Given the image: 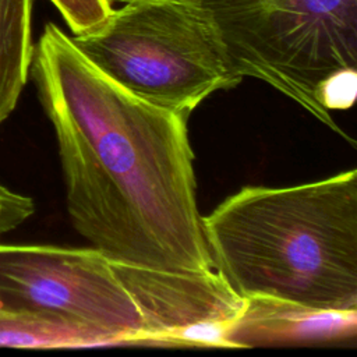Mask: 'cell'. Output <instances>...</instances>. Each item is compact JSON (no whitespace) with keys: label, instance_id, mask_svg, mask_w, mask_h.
I'll return each mask as SVG.
<instances>
[{"label":"cell","instance_id":"3","mask_svg":"<svg viewBox=\"0 0 357 357\" xmlns=\"http://www.w3.org/2000/svg\"><path fill=\"white\" fill-rule=\"evenodd\" d=\"M202 230L213 269L245 301L357 311V170L289 185H247Z\"/></svg>","mask_w":357,"mask_h":357},{"label":"cell","instance_id":"8","mask_svg":"<svg viewBox=\"0 0 357 357\" xmlns=\"http://www.w3.org/2000/svg\"><path fill=\"white\" fill-rule=\"evenodd\" d=\"M33 211L32 198L15 192L0 183V236L18 227Z\"/></svg>","mask_w":357,"mask_h":357},{"label":"cell","instance_id":"6","mask_svg":"<svg viewBox=\"0 0 357 357\" xmlns=\"http://www.w3.org/2000/svg\"><path fill=\"white\" fill-rule=\"evenodd\" d=\"M32 4L33 0H0V126L14 112L29 77Z\"/></svg>","mask_w":357,"mask_h":357},{"label":"cell","instance_id":"9","mask_svg":"<svg viewBox=\"0 0 357 357\" xmlns=\"http://www.w3.org/2000/svg\"><path fill=\"white\" fill-rule=\"evenodd\" d=\"M116 1H120V3H130V1H139V0H116Z\"/></svg>","mask_w":357,"mask_h":357},{"label":"cell","instance_id":"7","mask_svg":"<svg viewBox=\"0 0 357 357\" xmlns=\"http://www.w3.org/2000/svg\"><path fill=\"white\" fill-rule=\"evenodd\" d=\"M74 35L93 31L110 15V0H49Z\"/></svg>","mask_w":357,"mask_h":357},{"label":"cell","instance_id":"2","mask_svg":"<svg viewBox=\"0 0 357 357\" xmlns=\"http://www.w3.org/2000/svg\"><path fill=\"white\" fill-rule=\"evenodd\" d=\"M0 304L59 321L86 346L198 344L247 307L215 269L151 268L93 247L4 243Z\"/></svg>","mask_w":357,"mask_h":357},{"label":"cell","instance_id":"5","mask_svg":"<svg viewBox=\"0 0 357 357\" xmlns=\"http://www.w3.org/2000/svg\"><path fill=\"white\" fill-rule=\"evenodd\" d=\"M78 49L132 95L190 116L211 93L241 78L206 14L190 0H139L112 10Z\"/></svg>","mask_w":357,"mask_h":357},{"label":"cell","instance_id":"4","mask_svg":"<svg viewBox=\"0 0 357 357\" xmlns=\"http://www.w3.org/2000/svg\"><path fill=\"white\" fill-rule=\"evenodd\" d=\"M213 24L234 73L273 86L351 141L332 110L357 88V0H190Z\"/></svg>","mask_w":357,"mask_h":357},{"label":"cell","instance_id":"1","mask_svg":"<svg viewBox=\"0 0 357 357\" xmlns=\"http://www.w3.org/2000/svg\"><path fill=\"white\" fill-rule=\"evenodd\" d=\"M29 74L54 128L74 229L114 259L213 269L188 116L128 92L53 22L33 46Z\"/></svg>","mask_w":357,"mask_h":357}]
</instances>
